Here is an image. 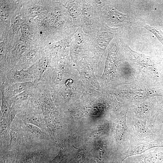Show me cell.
I'll return each mask as SVG.
<instances>
[{
	"instance_id": "obj_3",
	"label": "cell",
	"mask_w": 163,
	"mask_h": 163,
	"mask_svg": "<svg viewBox=\"0 0 163 163\" xmlns=\"http://www.w3.org/2000/svg\"><path fill=\"white\" fill-rule=\"evenodd\" d=\"M52 140L25 144L18 153L15 163H47L51 150Z\"/></svg>"
},
{
	"instance_id": "obj_21",
	"label": "cell",
	"mask_w": 163,
	"mask_h": 163,
	"mask_svg": "<svg viewBox=\"0 0 163 163\" xmlns=\"http://www.w3.org/2000/svg\"><path fill=\"white\" fill-rule=\"evenodd\" d=\"M156 8L161 13L163 12V0L155 1Z\"/></svg>"
},
{
	"instance_id": "obj_7",
	"label": "cell",
	"mask_w": 163,
	"mask_h": 163,
	"mask_svg": "<svg viewBox=\"0 0 163 163\" xmlns=\"http://www.w3.org/2000/svg\"><path fill=\"white\" fill-rule=\"evenodd\" d=\"M117 37L120 44L128 56L140 68L153 73L157 72L155 65L149 56L133 50L122 38Z\"/></svg>"
},
{
	"instance_id": "obj_1",
	"label": "cell",
	"mask_w": 163,
	"mask_h": 163,
	"mask_svg": "<svg viewBox=\"0 0 163 163\" xmlns=\"http://www.w3.org/2000/svg\"><path fill=\"white\" fill-rule=\"evenodd\" d=\"M111 3L98 8L101 19L108 27L114 28L125 26L143 27L144 24L141 20L132 15L120 12L114 8Z\"/></svg>"
},
{
	"instance_id": "obj_19",
	"label": "cell",
	"mask_w": 163,
	"mask_h": 163,
	"mask_svg": "<svg viewBox=\"0 0 163 163\" xmlns=\"http://www.w3.org/2000/svg\"><path fill=\"white\" fill-rule=\"evenodd\" d=\"M135 127L138 131L140 133H145L146 131L145 125L142 122L136 120L135 122Z\"/></svg>"
},
{
	"instance_id": "obj_2",
	"label": "cell",
	"mask_w": 163,
	"mask_h": 163,
	"mask_svg": "<svg viewBox=\"0 0 163 163\" xmlns=\"http://www.w3.org/2000/svg\"><path fill=\"white\" fill-rule=\"evenodd\" d=\"M103 5L100 1L81 0V27L89 36L94 34L103 21L100 18L98 7Z\"/></svg>"
},
{
	"instance_id": "obj_15",
	"label": "cell",
	"mask_w": 163,
	"mask_h": 163,
	"mask_svg": "<svg viewBox=\"0 0 163 163\" xmlns=\"http://www.w3.org/2000/svg\"><path fill=\"white\" fill-rule=\"evenodd\" d=\"M126 114L121 120L117 125L115 128L116 135L120 141H122L124 138L126 131L127 129L126 123Z\"/></svg>"
},
{
	"instance_id": "obj_18",
	"label": "cell",
	"mask_w": 163,
	"mask_h": 163,
	"mask_svg": "<svg viewBox=\"0 0 163 163\" xmlns=\"http://www.w3.org/2000/svg\"><path fill=\"white\" fill-rule=\"evenodd\" d=\"M21 39L24 42H26L30 38L31 35L30 28L27 24H23L21 27Z\"/></svg>"
},
{
	"instance_id": "obj_5",
	"label": "cell",
	"mask_w": 163,
	"mask_h": 163,
	"mask_svg": "<svg viewBox=\"0 0 163 163\" xmlns=\"http://www.w3.org/2000/svg\"><path fill=\"white\" fill-rule=\"evenodd\" d=\"M69 49L73 60H76L84 55L94 54L89 36L84 32L81 27H78L72 34Z\"/></svg>"
},
{
	"instance_id": "obj_11",
	"label": "cell",
	"mask_w": 163,
	"mask_h": 163,
	"mask_svg": "<svg viewBox=\"0 0 163 163\" xmlns=\"http://www.w3.org/2000/svg\"><path fill=\"white\" fill-rule=\"evenodd\" d=\"M6 78L9 85L32 81L34 79V75L31 74L27 69L19 70L13 69L8 70Z\"/></svg>"
},
{
	"instance_id": "obj_9",
	"label": "cell",
	"mask_w": 163,
	"mask_h": 163,
	"mask_svg": "<svg viewBox=\"0 0 163 163\" xmlns=\"http://www.w3.org/2000/svg\"><path fill=\"white\" fill-rule=\"evenodd\" d=\"M21 125L25 144H29L43 141L52 140V139L48 134L37 126L25 123L22 121Z\"/></svg>"
},
{
	"instance_id": "obj_8",
	"label": "cell",
	"mask_w": 163,
	"mask_h": 163,
	"mask_svg": "<svg viewBox=\"0 0 163 163\" xmlns=\"http://www.w3.org/2000/svg\"><path fill=\"white\" fill-rule=\"evenodd\" d=\"M22 121L16 116L11 124L9 129L10 141L8 147L16 152L20 151L25 146Z\"/></svg>"
},
{
	"instance_id": "obj_4",
	"label": "cell",
	"mask_w": 163,
	"mask_h": 163,
	"mask_svg": "<svg viewBox=\"0 0 163 163\" xmlns=\"http://www.w3.org/2000/svg\"><path fill=\"white\" fill-rule=\"evenodd\" d=\"M121 33V28H111L103 21L96 32L94 34L89 36L94 54L98 58L101 57L112 40Z\"/></svg>"
},
{
	"instance_id": "obj_12",
	"label": "cell",
	"mask_w": 163,
	"mask_h": 163,
	"mask_svg": "<svg viewBox=\"0 0 163 163\" xmlns=\"http://www.w3.org/2000/svg\"><path fill=\"white\" fill-rule=\"evenodd\" d=\"M52 59L44 53L35 64L30 67L34 75V80L39 81L44 73L52 68Z\"/></svg>"
},
{
	"instance_id": "obj_14",
	"label": "cell",
	"mask_w": 163,
	"mask_h": 163,
	"mask_svg": "<svg viewBox=\"0 0 163 163\" xmlns=\"http://www.w3.org/2000/svg\"><path fill=\"white\" fill-rule=\"evenodd\" d=\"M10 127L7 124L0 123V147H7L10 144Z\"/></svg>"
},
{
	"instance_id": "obj_10",
	"label": "cell",
	"mask_w": 163,
	"mask_h": 163,
	"mask_svg": "<svg viewBox=\"0 0 163 163\" xmlns=\"http://www.w3.org/2000/svg\"><path fill=\"white\" fill-rule=\"evenodd\" d=\"M81 0H59L57 3L65 8L72 18L74 26L78 28L81 26L80 17L82 13Z\"/></svg>"
},
{
	"instance_id": "obj_16",
	"label": "cell",
	"mask_w": 163,
	"mask_h": 163,
	"mask_svg": "<svg viewBox=\"0 0 163 163\" xmlns=\"http://www.w3.org/2000/svg\"><path fill=\"white\" fill-rule=\"evenodd\" d=\"M142 27L154 34L163 45V31L160 28L151 26L145 24H144Z\"/></svg>"
},
{
	"instance_id": "obj_17",
	"label": "cell",
	"mask_w": 163,
	"mask_h": 163,
	"mask_svg": "<svg viewBox=\"0 0 163 163\" xmlns=\"http://www.w3.org/2000/svg\"><path fill=\"white\" fill-rule=\"evenodd\" d=\"M150 145L147 144H142L135 145L129 151V154L130 155L140 154L150 149Z\"/></svg>"
},
{
	"instance_id": "obj_6",
	"label": "cell",
	"mask_w": 163,
	"mask_h": 163,
	"mask_svg": "<svg viewBox=\"0 0 163 163\" xmlns=\"http://www.w3.org/2000/svg\"><path fill=\"white\" fill-rule=\"evenodd\" d=\"M16 116L24 123L36 126L48 134L42 110L33 101H30L25 104L20 113Z\"/></svg>"
},
{
	"instance_id": "obj_20",
	"label": "cell",
	"mask_w": 163,
	"mask_h": 163,
	"mask_svg": "<svg viewBox=\"0 0 163 163\" xmlns=\"http://www.w3.org/2000/svg\"><path fill=\"white\" fill-rule=\"evenodd\" d=\"M46 10V9L45 7L35 5L29 8V12L33 13V14L35 13L37 14Z\"/></svg>"
},
{
	"instance_id": "obj_13",
	"label": "cell",
	"mask_w": 163,
	"mask_h": 163,
	"mask_svg": "<svg viewBox=\"0 0 163 163\" xmlns=\"http://www.w3.org/2000/svg\"><path fill=\"white\" fill-rule=\"evenodd\" d=\"M11 106L3 97H2V104L0 110V122L11 124L13 120L11 115Z\"/></svg>"
}]
</instances>
